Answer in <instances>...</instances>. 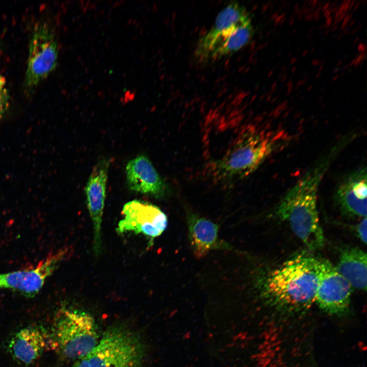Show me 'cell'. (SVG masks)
I'll use <instances>...</instances> for the list:
<instances>
[{"label":"cell","instance_id":"cell-4","mask_svg":"<svg viewBox=\"0 0 367 367\" xmlns=\"http://www.w3.org/2000/svg\"><path fill=\"white\" fill-rule=\"evenodd\" d=\"M144 355L139 335L116 325L108 328L94 348L72 367H143Z\"/></svg>","mask_w":367,"mask_h":367},{"label":"cell","instance_id":"cell-6","mask_svg":"<svg viewBox=\"0 0 367 367\" xmlns=\"http://www.w3.org/2000/svg\"><path fill=\"white\" fill-rule=\"evenodd\" d=\"M50 333L54 350L64 358L76 361L92 351L100 339L92 316L69 309L60 310Z\"/></svg>","mask_w":367,"mask_h":367},{"label":"cell","instance_id":"cell-16","mask_svg":"<svg viewBox=\"0 0 367 367\" xmlns=\"http://www.w3.org/2000/svg\"><path fill=\"white\" fill-rule=\"evenodd\" d=\"M366 253L356 247L346 248L340 252L335 268L351 286L365 291L367 282Z\"/></svg>","mask_w":367,"mask_h":367},{"label":"cell","instance_id":"cell-9","mask_svg":"<svg viewBox=\"0 0 367 367\" xmlns=\"http://www.w3.org/2000/svg\"><path fill=\"white\" fill-rule=\"evenodd\" d=\"M67 252L65 249L60 250L31 269L0 274V289L11 290L33 296L64 260Z\"/></svg>","mask_w":367,"mask_h":367},{"label":"cell","instance_id":"cell-13","mask_svg":"<svg viewBox=\"0 0 367 367\" xmlns=\"http://www.w3.org/2000/svg\"><path fill=\"white\" fill-rule=\"evenodd\" d=\"M109 162L103 160L93 169L85 188L87 204L93 229V248L98 253L101 247V228L106 199Z\"/></svg>","mask_w":367,"mask_h":367},{"label":"cell","instance_id":"cell-1","mask_svg":"<svg viewBox=\"0 0 367 367\" xmlns=\"http://www.w3.org/2000/svg\"><path fill=\"white\" fill-rule=\"evenodd\" d=\"M343 149L342 145L336 143L285 193L275 208L276 216L286 222L295 235L311 250L320 249L325 244L317 208L319 186Z\"/></svg>","mask_w":367,"mask_h":367},{"label":"cell","instance_id":"cell-3","mask_svg":"<svg viewBox=\"0 0 367 367\" xmlns=\"http://www.w3.org/2000/svg\"><path fill=\"white\" fill-rule=\"evenodd\" d=\"M252 35L248 12L240 4L232 2L219 13L212 27L200 37L195 57L203 63L220 59L242 48Z\"/></svg>","mask_w":367,"mask_h":367},{"label":"cell","instance_id":"cell-8","mask_svg":"<svg viewBox=\"0 0 367 367\" xmlns=\"http://www.w3.org/2000/svg\"><path fill=\"white\" fill-rule=\"evenodd\" d=\"M352 287L328 260L318 259L315 302L330 315L343 316L349 310Z\"/></svg>","mask_w":367,"mask_h":367},{"label":"cell","instance_id":"cell-18","mask_svg":"<svg viewBox=\"0 0 367 367\" xmlns=\"http://www.w3.org/2000/svg\"><path fill=\"white\" fill-rule=\"evenodd\" d=\"M366 217L362 218V220L356 226V232L359 240L365 245L366 244V229H367Z\"/></svg>","mask_w":367,"mask_h":367},{"label":"cell","instance_id":"cell-15","mask_svg":"<svg viewBox=\"0 0 367 367\" xmlns=\"http://www.w3.org/2000/svg\"><path fill=\"white\" fill-rule=\"evenodd\" d=\"M189 240L194 255L204 257L211 250L227 247L218 238V227L212 221L198 215L188 212L187 215Z\"/></svg>","mask_w":367,"mask_h":367},{"label":"cell","instance_id":"cell-12","mask_svg":"<svg viewBox=\"0 0 367 367\" xmlns=\"http://www.w3.org/2000/svg\"><path fill=\"white\" fill-rule=\"evenodd\" d=\"M366 167H362L348 174L338 185L335 199L343 214L366 217Z\"/></svg>","mask_w":367,"mask_h":367},{"label":"cell","instance_id":"cell-10","mask_svg":"<svg viewBox=\"0 0 367 367\" xmlns=\"http://www.w3.org/2000/svg\"><path fill=\"white\" fill-rule=\"evenodd\" d=\"M124 216L118 224L119 233L132 231L142 233L152 239L160 235L167 226V218L158 207L152 204L134 200L123 206Z\"/></svg>","mask_w":367,"mask_h":367},{"label":"cell","instance_id":"cell-5","mask_svg":"<svg viewBox=\"0 0 367 367\" xmlns=\"http://www.w3.org/2000/svg\"><path fill=\"white\" fill-rule=\"evenodd\" d=\"M275 142L264 132L248 129L235 139L224 156L215 163L218 179L231 181L255 171L273 152Z\"/></svg>","mask_w":367,"mask_h":367},{"label":"cell","instance_id":"cell-2","mask_svg":"<svg viewBox=\"0 0 367 367\" xmlns=\"http://www.w3.org/2000/svg\"><path fill=\"white\" fill-rule=\"evenodd\" d=\"M317 284L318 258L299 254L260 276L255 286L269 306L295 314L315 302Z\"/></svg>","mask_w":367,"mask_h":367},{"label":"cell","instance_id":"cell-11","mask_svg":"<svg viewBox=\"0 0 367 367\" xmlns=\"http://www.w3.org/2000/svg\"><path fill=\"white\" fill-rule=\"evenodd\" d=\"M7 350L18 363L28 366L45 351L54 350L50 332L41 325H30L13 333L7 342Z\"/></svg>","mask_w":367,"mask_h":367},{"label":"cell","instance_id":"cell-7","mask_svg":"<svg viewBox=\"0 0 367 367\" xmlns=\"http://www.w3.org/2000/svg\"><path fill=\"white\" fill-rule=\"evenodd\" d=\"M58 57V44L51 29L45 22L37 25L29 43L25 86L32 89L44 80L56 68Z\"/></svg>","mask_w":367,"mask_h":367},{"label":"cell","instance_id":"cell-14","mask_svg":"<svg viewBox=\"0 0 367 367\" xmlns=\"http://www.w3.org/2000/svg\"><path fill=\"white\" fill-rule=\"evenodd\" d=\"M126 180L132 191L160 197L167 192L166 185L150 160L144 155L131 160L126 167Z\"/></svg>","mask_w":367,"mask_h":367},{"label":"cell","instance_id":"cell-17","mask_svg":"<svg viewBox=\"0 0 367 367\" xmlns=\"http://www.w3.org/2000/svg\"><path fill=\"white\" fill-rule=\"evenodd\" d=\"M10 97L5 77L0 73V124L10 107Z\"/></svg>","mask_w":367,"mask_h":367}]
</instances>
